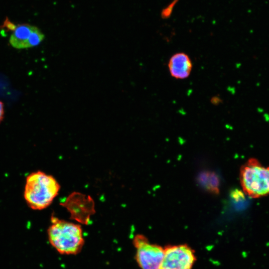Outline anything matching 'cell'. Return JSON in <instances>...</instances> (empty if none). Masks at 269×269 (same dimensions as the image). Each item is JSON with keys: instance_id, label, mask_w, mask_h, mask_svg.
Here are the masks:
<instances>
[{"instance_id": "6da1fadb", "label": "cell", "mask_w": 269, "mask_h": 269, "mask_svg": "<svg viewBox=\"0 0 269 269\" xmlns=\"http://www.w3.org/2000/svg\"><path fill=\"white\" fill-rule=\"evenodd\" d=\"M60 186L52 175L41 171L33 172L26 178L24 198L33 210L48 207L58 195Z\"/></svg>"}, {"instance_id": "7a4b0ae2", "label": "cell", "mask_w": 269, "mask_h": 269, "mask_svg": "<svg viewBox=\"0 0 269 269\" xmlns=\"http://www.w3.org/2000/svg\"><path fill=\"white\" fill-rule=\"evenodd\" d=\"M51 224L47 230L49 242L61 255H75L80 253L84 244L81 226L52 216Z\"/></svg>"}, {"instance_id": "3957f363", "label": "cell", "mask_w": 269, "mask_h": 269, "mask_svg": "<svg viewBox=\"0 0 269 269\" xmlns=\"http://www.w3.org/2000/svg\"><path fill=\"white\" fill-rule=\"evenodd\" d=\"M240 181L244 193L252 198L269 194V166L256 158L247 160L240 168Z\"/></svg>"}, {"instance_id": "277c9868", "label": "cell", "mask_w": 269, "mask_h": 269, "mask_svg": "<svg viewBox=\"0 0 269 269\" xmlns=\"http://www.w3.org/2000/svg\"><path fill=\"white\" fill-rule=\"evenodd\" d=\"M136 249L135 260L140 269H159L164 255V248L149 242L143 235L133 240Z\"/></svg>"}, {"instance_id": "5b68a950", "label": "cell", "mask_w": 269, "mask_h": 269, "mask_svg": "<svg viewBox=\"0 0 269 269\" xmlns=\"http://www.w3.org/2000/svg\"><path fill=\"white\" fill-rule=\"evenodd\" d=\"M196 258L194 251L182 244L164 248V255L159 269H191Z\"/></svg>"}, {"instance_id": "8992f818", "label": "cell", "mask_w": 269, "mask_h": 269, "mask_svg": "<svg viewBox=\"0 0 269 269\" xmlns=\"http://www.w3.org/2000/svg\"><path fill=\"white\" fill-rule=\"evenodd\" d=\"M63 205L71 214V218L87 224L95 212L94 202L90 196L74 192L66 198Z\"/></svg>"}, {"instance_id": "52a82bcc", "label": "cell", "mask_w": 269, "mask_h": 269, "mask_svg": "<svg viewBox=\"0 0 269 269\" xmlns=\"http://www.w3.org/2000/svg\"><path fill=\"white\" fill-rule=\"evenodd\" d=\"M44 38L41 31L29 24L18 25L11 34L9 42L16 49H25L38 45Z\"/></svg>"}, {"instance_id": "ba28073f", "label": "cell", "mask_w": 269, "mask_h": 269, "mask_svg": "<svg viewBox=\"0 0 269 269\" xmlns=\"http://www.w3.org/2000/svg\"><path fill=\"white\" fill-rule=\"evenodd\" d=\"M168 69L172 77L176 79H184L189 77L192 63L189 56L184 52H177L170 58Z\"/></svg>"}, {"instance_id": "9c48e42d", "label": "cell", "mask_w": 269, "mask_h": 269, "mask_svg": "<svg viewBox=\"0 0 269 269\" xmlns=\"http://www.w3.org/2000/svg\"><path fill=\"white\" fill-rule=\"evenodd\" d=\"M197 181L199 185L208 192L219 194L220 179L215 172L208 170L201 172L198 176Z\"/></svg>"}, {"instance_id": "30bf717a", "label": "cell", "mask_w": 269, "mask_h": 269, "mask_svg": "<svg viewBox=\"0 0 269 269\" xmlns=\"http://www.w3.org/2000/svg\"><path fill=\"white\" fill-rule=\"evenodd\" d=\"M178 0H173L168 6L162 9L161 13L162 18L166 19L170 16L173 7L177 2Z\"/></svg>"}, {"instance_id": "8fae6325", "label": "cell", "mask_w": 269, "mask_h": 269, "mask_svg": "<svg viewBox=\"0 0 269 269\" xmlns=\"http://www.w3.org/2000/svg\"><path fill=\"white\" fill-rule=\"evenodd\" d=\"M4 115V108L3 103L0 101V124L3 120Z\"/></svg>"}]
</instances>
